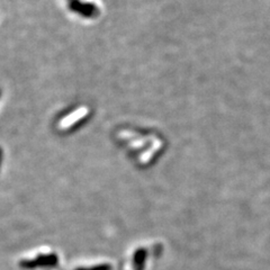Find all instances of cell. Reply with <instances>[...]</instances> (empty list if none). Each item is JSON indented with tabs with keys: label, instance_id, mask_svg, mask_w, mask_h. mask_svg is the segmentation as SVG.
I'll list each match as a JSON object with an SVG mask.
<instances>
[{
	"label": "cell",
	"instance_id": "6da1fadb",
	"mask_svg": "<svg viewBox=\"0 0 270 270\" xmlns=\"http://www.w3.org/2000/svg\"><path fill=\"white\" fill-rule=\"evenodd\" d=\"M18 266L23 270H62L59 252L49 247L27 252L19 259Z\"/></svg>",
	"mask_w": 270,
	"mask_h": 270
},
{
	"label": "cell",
	"instance_id": "7a4b0ae2",
	"mask_svg": "<svg viewBox=\"0 0 270 270\" xmlns=\"http://www.w3.org/2000/svg\"><path fill=\"white\" fill-rule=\"evenodd\" d=\"M159 253L157 244L141 243L134 246L124 257L120 270H150Z\"/></svg>",
	"mask_w": 270,
	"mask_h": 270
},
{
	"label": "cell",
	"instance_id": "3957f363",
	"mask_svg": "<svg viewBox=\"0 0 270 270\" xmlns=\"http://www.w3.org/2000/svg\"><path fill=\"white\" fill-rule=\"evenodd\" d=\"M71 270H113V265L106 260L84 261L74 266V268Z\"/></svg>",
	"mask_w": 270,
	"mask_h": 270
}]
</instances>
